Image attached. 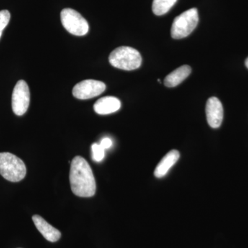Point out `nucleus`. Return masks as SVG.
<instances>
[{
  "label": "nucleus",
  "instance_id": "1",
  "mask_svg": "<svg viewBox=\"0 0 248 248\" xmlns=\"http://www.w3.org/2000/svg\"><path fill=\"white\" fill-rule=\"evenodd\" d=\"M71 190L80 197H93L96 192V182L91 166L81 156L72 160L70 170Z\"/></svg>",
  "mask_w": 248,
  "mask_h": 248
},
{
  "label": "nucleus",
  "instance_id": "2",
  "mask_svg": "<svg viewBox=\"0 0 248 248\" xmlns=\"http://www.w3.org/2000/svg\"><path fill=\"white\" fill-rule=\"evenodd\" d=\"M109 62L112 66L124 71H133L141 66V54L136 49L129 46L115 48L109 55Z\"/></svg>",
  "mask_w": 248,
  "mask_h": 248
},
{
  "label": "nucleus",
  "instance_id": "3",
  "mask_svg": "<svg viewBox=\"0 0 248 248\" xmlns=\"http://www.w3.org/2000/svg\"><path fill=\"white\" fill-rule=\"evenodd\" d=\"M0 174L11 182L22 181L27 174V168L22 159L9 153H0Z\"/></svg>",
  "mask_w": 248,
  "mask_h": 248
},
{
  "label": "nucleus",
  "instance_id": "4",
  "mask_svg": "<svg viewBox=\"0 0 248 248\" xmlns=\"http://www.w3.org/2000/svg\"><path fill=\"white\" fill-rule=\"evenodd\" d=\"M199 23L198 11L195 8L187 10L173 21L171 36L173 39L185 38L192 33Z\"/></svg>",
  "mask_w": 248,
  "mask_h": 248
},
{
  "label": "nucleus",
  "instance_id": "5",
  "mask_svg": "<svg viewBox=\"0 0 248 248\" xmlns=\"http://www.w3.org/2000/svg\"><path fill=\"white\" fill-rule=\"evenodd\" d=\"M61 21L64 29L72 35L84 36L89 32V23L79 13L75 10H62Z\"/></svg>",
  "mask_w": 248,
  "mask_h": 248
},
{
  "label": "nucleus",
  "instance_id": "6",
  "mask_svg": "<svg viewBox=\"0 0 248 248\" xmlns=\"http://www.w3.org/2000/svg\"><path fill=\"white\" fill-rule=\"evenodd\" d=\"M30 104V91L27 83L19 80L16 85L12 95V108L16 115L22 116L27 112Z\"/></svg>",
  "mask_w": 248,
  "mask_h": 248
},
{
  "label": "nucleus",
  "instance_id": "7",
  "mask_svg": "<svg viewBox=\"0 0 248 248\" xmlns=\"http://www.w3.org/2000/svg\"><path fill=\"white\" fill-rule=\"evenodd\" d=\"M106 84L97 80L87 79L78 83L73 89V94L78 99H89L97 97L105 91Z\"/></svg>",
  "mask_w": 248,
  "mask_h": 248
},
{
  "label": "nucleus",
  "instance_id": "8",
  "mask_svg": "<svg viewBox=\"0 0 248 248\" xmlns=\"http://www.w3.org/2000/svg\"><path fill=\"white\" fill-rule=\"evenodd\" d=\"M205 112L209 125L213 128H219L223 120V108L218 98H209Z\"/></svg>",
  "mask_w": 248,
  "mask_h": 248
},
{
  "label": "nucleus",
  "instance_id": "9",
  "mask_svg": "<svg viewBox=\"0 0 248 248\" xmlns=\"http://www.w3.org/2000/svg\"><path fill=\"white\" fill-rule=\"evenodd\" d=\"M32 218L36 228L46 239L50 242H56L60 239L61 232L51 225L49 224L48 222L40 215H34Z\"/></svg>",
  "mask_w": 248,
  "mask_h": 248
},
{
  "label": "nucleus",
  "instance_id": "10",
  "mask_svg": "<svg viewBox=\"0 0 248 248\" xmlns=\"http://www.w3.org/2000/svg\"><path fill=\"white\" fill-rule=\"evenodd\" d=\"M122 104L117 97H104L96 102L94 105V110L98 115H106L114 113L120 110Z\"/></svg>",
  "mask_w": 248,
  "mask_h": 248
},
{
  "label": "nucleus",
  "instance_id": "11",
  "mask_svg": "<svg viewBox=\"0 0 248 248\" xmlns=\"http://www.w3.org/2000/svg\"><path fill=\"white\" fill-rule=\"evenodd\" d=\"M180 157V153L177 150H172L167 153L162 159L160 161L156 169L154 174L156 178H163L168 174L170 170L172 169L174 165L177 162Z\"/></svg>",
  "mask_w": 248,
  "mask_h": 248
},
{
  "label": "nucleus",
  "instance_id": "12",
  "mask_svg": "<svg viewBox=\"0 0 248 248\" xmlns=\"http://www.w3.org/2000/svg\"><path fill=\"white\" fill-rule=\"evenodd\" d=\"M192 68L188 65H184L170 73L164 79V85L167 87L173 88L180 84L190 76Z\"/></svg>",
  "mask_w": 248,
  "mask_h": 248
},
{
  "label": "nucleus",
  "instance_id": "13",
  "mask_svg": "<svg viewBox=\"0 0 248 248\" xmlns=\"http://www.w3.org/2000/svg\"><path fill=\"white\" fill-rule=\"evenodd\" d=\"M177 0H153V11L158 16L167 14Z\"/></svg>",
  "mask_w": 248,
  "mask_h": 248
},
{
  "label": "nucleus",
  "instance_id": "14",
  "mask_svg": "<svg viewBox=\"0 0 248 248\" xmlns=\"http://www.w3.org/2000/svg\"><path fill=\"white\" fill-rule=\"evenodd\" d=\"M93 159L96 162H100L105 157V150L100 144L94 143L92 145Z\"/></svg>",
  "mask_w": 248,
  "mask_h": 248
},
{
  "label": "nucleus",
  "instance_id": "15",
  "mask_svg": "<svg viewBox=\"0 0 248 248\" xmlns=\"http://www.w3.org/2000/svg\"><path fill=\"white\" fill-rule=\"evenodd\" d=\"M10 19H11V14L9 11L3 10L0 11V38L2 35L3 31L9 24Z\"/></svg>",
  "mask_w": 248,
  "mask_h": 248
},
{
  "label": "nucleus",
  "instance_id": "16",
  "mask_svg": "<svg viewBox=\"0 0 248 248\" xmlns=\"http://www.w3.org/2000/svg\"><path fill=\"white\" fill-rule=\"evenodd\" d=\"M100 145L104 150L108 149L112 146V140L108 138H104L101 141Z\"/></svg>",
  "mask_w": 248,
  "mask_h": 248
},
{
  "label": "nucleus",
  "instance_id": "17",
  "mask_svg": "<svg viewBox=\"0 0 248 248\" xmlns=\"http://www.w3.org/2000/svg\"><path fill=\"white\" fill-rule=\"evenodd\" d=\"M245 64H246V66L248 68V58L246 59V62H245Z\"/></svg>",
  "mask_w": 248,
  "mask_h": 248
}]
</instances>
